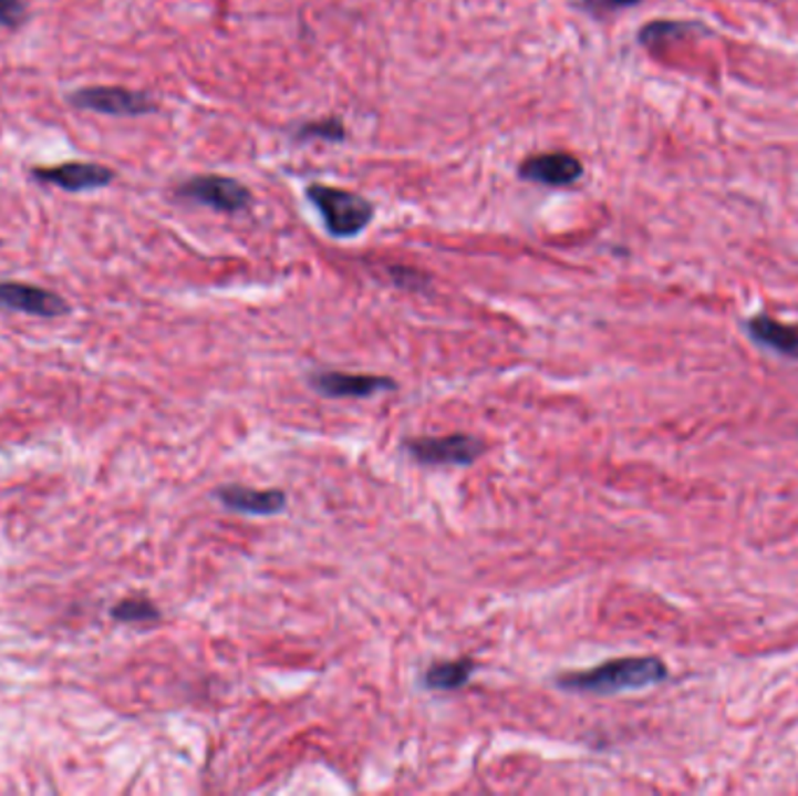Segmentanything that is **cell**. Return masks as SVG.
Listing matches in <instances>:
<instances>
[{
    "instance_id": "cell-4",
    "label": "cell",
    "mask_w": 798,
    "mask_h": 796,
    "mask_svg": "<svg viewBox=\"0 0 798 796\" xmlns=\"http://www.w3.org/2000/svg\"><path fill=\"white\" fill-rule=\"evenodd\" d=\"M176 195L194 204H204L220 213H239L250 206L252 195L246 185L225 176H197L183 183Z\"/></svg>"
},
{
    "instance_id": "cell-6",
    "label": "cell",
    "mask_w": 798,
    "mask_h": 796,
    "mask_svg": "<svg viewBox=\"0 0 798 796\" xmlns=\"http://www.w3.org/2000/svg\"><path fill=\"white\" fill-rule=\"evenodd\" d=\"M519 176L524 180L539 185L568 187L584 176V166H581V162L574 155L558 149V153H542L528 157L519 168Z\"/></svg>"
},
{
    "instance_id": "cell-7",
    "label": "cell",
    "mask_w": 798,
    "mask_h": 796,
    "mask_svg": "<svg viewBox=\"0 0 798 796\" xmlns=\"http://www.w3.org/2000/svg\"><path fill=\"white\" fill-rule=\"evenodd\" d=\"M311 389L322 397H372L381 391H395L393 379L374 374H346V372H315Z\"/></svg>"
},
{
    "instance_id": "cell-5",
    "label": "cell",
    "mask_w": 798,
    "mask_h": 796,
    "mask_svg": "<svg viewBox=\"0 0 798 796\" xmlns=\"http://www.w3.org/2000/svg\"><path fill=\"white\" fill-rule=\"evenodd\" d=\"M69 101L80 111H94L115 117H138L153 113L157 107L147 94L124 87H84L73 92Z\"/></svg>"
},
{
    "instance_id": "cell-13",
    "label": "cell",
    "mask_w": 798,
    "mask_h": 796,
    "mask_svg": "<svg viewBox=\"0 0 798 796\" xmlns=\"http://www.w3.org/2000/svg\"><path fill=\"white\" fill-rule=\"evenodd\" d=\"M692 31H698V33H705V27H701L698 21H652V24H646L642 31H640V42L644 48H654L659 45V42L667 40V38H675V35H686Z\"/></svg>"
},
{
    "instance_id": "cell-2",
    "label": "cell",
    "mask_w": 798,
    "mask_h": 796,
    "mask_svg": "<svg viewBox=\"0 0 798 796\" xmlns=\"http://www.w3.org/2000/svg\"><path fill=\"white\" fill-rule=\"evenodd\" d=\"M307 197L318 208L325 229L336 239H353L374 220V206L355 192L330 185H311Z\"/></svg>"
},
{
    "instance_id": "cell-1",
    "label": "cell",
    "mask_w": 798,
    "mask_h": 796,
    "mask_svg": "<svg viewBox=\"0 0 798 796\" xmlns=\"http://www.w3.org/2000/svg\"><path fill=\"white\" fill-rule=\"evenodd\" d=\"M667 665L659 657H623L595 665L591 671L563 673L556 678L560 690L579 694L612 696L623 692H640L667 680Z\"/></svg>"
},
{
    "instance_id": "cell-8",
    "label": "cell",
    "mask_w": 798,
    "mask_h": 796,
    "mask_svg": "<svg viewBox=\"0 0 798 796\" xmlns=\"http://www.w3.org/2000/svg\"><path fill=\"white\" fill-rule=\"evenodd\" d=\"M33 176L42 183L59 185L66 192H90V189H101L105 185H111L115 180V170H111L107 166H101V164L73 162V164H61V166H52V168H33Z\"/></svg>"
},
{
    "instance_id": "cell-15",
    "label": "cell",
    "mask_w": 798,
    "mask_h": 796,
    "mask_svg": "<svg viewBox=\"0 0 798 796\" xmlns=\"http://www.w3.org/2000/svg\"><path fill=\"white\" fill-rule=\"evenodd\" d=\"M299 138H301V141H311V138H320V141H343V138H346V128H343V124L336 122V120L313 122V124H304V126L299 128Z\"/></svg>"
},
{
    "instance_id": "cell-12",
    "label": "cell",
    "mask_w": 798,
    "mask_h": 796,
    "mask_svg": "<svg viewBox=\"0 0 798 796\" xmlns=\"http://www.w3.org/2000/svg\"><path fill=\"white\" fill-rule=\"evenodd\" d=\"M474 673V663L469 659H458V661H439L433 663L425 671V686L429 690H439V692H453L460 690L469 682Z\"/></svg>"
},
{
    "instance_id": "cell-11",
    "label": "cell",
    "mask_w": 798,
    "mask_h": 796,
    "mask_svg": "<svg viewBox=\"0 0 798 796\" xmlns=\"http://www.w3.org/2000/svg\"><path fill=\"white\" fill-rule=\"evenodd\" d=\"M215 498H218L227 509L236 514H250V516H273L283 511L288 505V498L283 490H257L239 484H229L215 490Z\"/></svg>"
},
{
    "instance_id": "cell-10",
    "label": "cell",
    "mask_w": 798,
    "mask_h": 796,
    "mask_svg": "<svg viewBox=\"0 0 798 796\" xmlns=\"http://www.w3.org/2000/svg\"><path fill=\"white\" fill-rule=\"evenodd\" d=\"M743 328L757 347L778 353L787 360H798V325L775 320L768 313H757L747 318Z\"/></svg>"
},
{
    "instance_id": "cell-3",
    "label": "cell",
    "mask_w": 798,
    "mask_h": 796,
    "mask_svg": "<svg viewBox=\"0 0 798 796\" xmlns=\"http://www.w3.org/2000/svg\"><path fill=\"white\" fill-rule=\"evenodd\" d=\"M406 451L416 463L429 467H448V465H471L477 461L486 444L471 435H446V437H418L408 440Z\"/></svg>"
},
{
    "instance_id": "cell-16",
    "label": "cell",
    "mask_w": 798,
    "mask_h": 796,
    "mask_svg": "<svg viewBox=\"0 0 798 796\" xmlns=\"http://www.w3.org/2000/svg\"><path fill=\"white\" fill-rule=\"evenodd\" d=\"M27 17L24 0H0V29H17L24 24Z\"/></svg>"
},
{
    "instance_id": "cell-14",
    "label": "cell",
    "mask_w": 798,
    "mask_h": 796,
    "mask_svg": "<svg viewBox=\"0 0 798 796\" xmlns=\"http://www.w3.org/2000/svg\"><path fill=\"white\" fill-rule=\"evenodd\" d=\"M113 617L120 621H155L159 619V610L147 598H128L115 606Z\"/></svg>"
},
{
    "instance_id": "cell-9",
    "label": "cell",
    "mask_w": 798,
    "mask_h": 796,
    "mask_svg": "<svg viewBox=\"0 0 798 796\" xmlns=\"http://www.w3.org/2000/svg\"><path fill=\"white\" fill-rule=\"evenodd\" d=\"M0 307L40 318L69 313V304L56 292L27 283H0Z\"/></svg>"
},
{
    "instance_id": "cell-17",
    "label": "cell",
    "mask_w": 798,
    "mask_h": 796,
    "mask_svg": "<svg viewBox=\"0 0 798 796\" xmlns=\"http://www.w3.org/2000/svg\"><path fill=\"white\" fill-rule=\"evenodd\" d=\"M638 3L640 0H574V6H579L581 10L593 17H605L625 8H633Z\"/></svg>"
}]
</instances>
